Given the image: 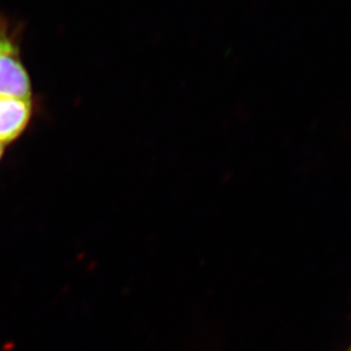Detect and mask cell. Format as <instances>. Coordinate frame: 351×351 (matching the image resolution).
I'll use <instances>...</instances> for the list:
<instances>
[{
	"instance_id": "1",
	"label": "cell",
	"mask_w": 351,
	"mask_h": 351,
	"mask_svg": "<svg viewBox=\"0 0 351 351\" xmlns=\"http://www.w3.org/2000/svg\"><path fill=\"white\" fill-rule=\"evenodd\" d=\"M31 86L16 51L0 55V98L30 99Z\"/></svg>"
},
{
	"instance_id": "2",
	"label": "cell",
	"mask_w": 351,
	"mask_h": 351,
	"mask_svg": "<svg viewBox=\"0 0 351 351\" xmlns=\"http://www.w3.org/2000/svg\"><path fill=\"white\" fill-rule=\"evenodd\" d=\"M30 117V99L0 98V144L16 139L27 128Z\"/></svg>"
},
{
	"instance_id": "3",
	"label": "cell",
	"mask_w": 351,
	"mask_h": 351,
	"mask_svg": "<svg viewBox=\"0 0 351 351\" xmlns=\"http://www.w3.org/2000/svg\"><path fill=\"white\" fill-rule=\"evenodd\" d=\"M16 48L14 47L12 41L0 34V55L15 53Z\"/></svg>"
},
{
	"instance_id": "4",
	"label": "cell",
	"mask_w": 351,
	"mask_h": 351,
	"mask_svg": "<svg viewBox=\"0 0 351 351\" xmlns=\"http://www.w3.org/2000/svg\"><path fill=\"white\" fill-rule=\"evenodd\" d=\"M1 156H3V145L0 144V159H1Z\"/></svg>"
},
{
	"instance_id": "5",
	"label": "cell",
	"mask_w": 351,
	"mask_h": 351,
	"mask_svg": "<svg viewBox=\"0 0 351 351\" xmlns=\"http://www.w3.org/2000/svg\"><path fill=\"white\" fill-rule=\"evenodd\" d=\"M350 351H351V349H350Z\"/></svg>"
}]
</instances>
